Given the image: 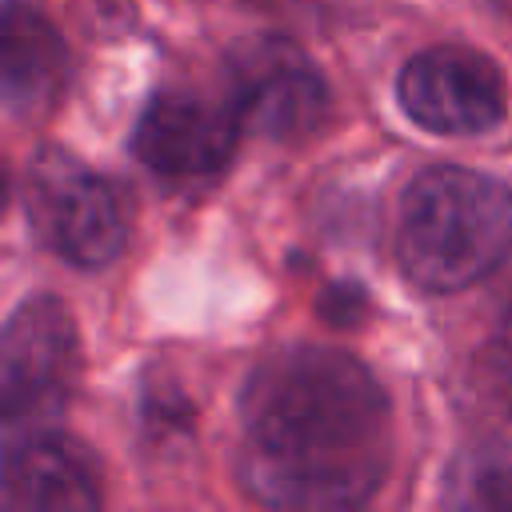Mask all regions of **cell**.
Masks as SVG:
<instances>
[{"label":"cell","instance_id":"cell-1","mask_svg":"<svg viewBox=\"0 0 512 512\" xmlns=\"http://www.w3.org/2000/svg\"><path fill=\"white\" fill-rule=\"evenodd\" d=\"M240 484L272 508L364 504L388 468V400L336 348L264 356L240 392Z\"/></svg>","mask_w":512,"mask_h":512},{"label":"cell","instance_id":"cell-2","mask_svg":"<svg viewBox=\"0 0 512 512\" xmlns=\"http://www.w3.org/2000/svg\"><path fill=\"white\" fill-rule=\"evenodd\" d=\"M400 268L428 292H460L512 252V192L504 180L440 164L412 180L396 232Z\"/></svg>","mask_w":512,"mask_h":512},{"label":"cell","instance_id":"cell-3","mask_svg":"<svg viewBox=\"0 0 512 512\" xmlns=\"http://www.w3.org/2000/svg\"><path fill=\"white\" fill-rule=\"evenodd\" d=\"M24 204L40 244L76 268L112 264L128 240L116 188L60 148H40L28 160Z\"/></svg>","mask_w":512,"mask_h":512},{"label":"cell","instance_id":"cell-4","mask_svg":"<svg viewBox=\"0 0 512 512\" xmlns=\"http://www.w3.org/2000/svg\"><path fill=\"white\" fill-rule=\"evenodd\" d=\"M80 376V336L56 296L24 300L0 340V412L8 428L52 420Z\"/></svg>","mask_w":512,"mask_h":512},{"label":"cell","instance_id":"cell-5","mask_svg":"<svg viewBox=\"0 0 512 512\" xmlns=\"http://www.w3.org/2000/svg\"><path fill=\"white\" fill-rule=\"evenodd\" d=\"M228 104L240 124L268 140H300L328 112V84L300 44L284 36H248L224 64Z\"/></svg>","mask_w":512,"mask_h":512},{"label":"cell","instance_id":"cell-6","mask_svg":"<svg viewBox=\"0 0 512 512\" xmlns=\"http://www.w3.org/2000/svg\"><path fill=\"white\" fill-rule=\"evenodd\" d=\"M396 96L420 128L440 136L488 132L508 112V84L500 68L484 52L460 44L416 52L396 80Z\"/></svg>","mask_w":512,"mask_h":512},{"label":"cell","instance_id":"cell-7","mask_svg":"<svg viewBox=\"0 0 512 512\" xmlns=\"http://www.w3.org/2000/svg\"><path fill=\"white\" fill-rule=\"evenodd\" d=\"M240 116L200 92H156L136 120L132 152L164 180H204L232 160Z\"/></svg>","mask_w":512,"mask_h":512},{"label":"cell","instance_id":"cell-8","mask_svg":"<svg viewBox=\"0 0 512 512\" xmlns=\"http://www.w3.org/2000/svg\"><path fill=\"white\" fill-rule=\"evenodd\" d=\"M100 504V468L92 452L64 432H28L4 460L8 512H88Z\"/></svg>","mask_w":512,"mask_h":512},{"label":"cell","instance_id":"cell-9","mask_svg":"<svg viewBox=\"0 0 512 512\" xmlns=\"http://www.w3.org/2000/svg\"><path fill=\"white\" fill-rule=\"evenodd\" d=\"M4 104L16 116L44 112L68 80V44L64 36L24 0L4 4Z\"/></svg>","mask_w":512,"mask_h":512},{"label":"cell","instance_id":"cell-10","mask_svg":"<svg viewBox=\"0 0 512 512\" xmlns=\"http://www.w3.org/2000/svg\"><path fill=\"white\" fill-rule=\"evenodd\" d=\"M464 504L480 508H512V464H484L464 480Z\"/></svg>","mask_w":512,"mask_h":512},{"label":"cell","instance_id":"cell-11","mask_svg":"<svg viewBox=\"0 0 512 512\" xmlns=\"http://www.w3.org/2000/svg\"><path fill=\"white\" fill-rule=\"evenodd\" d=\"M496 4H500V8H504V12H512V0H496Z\"/></svg>","mask_w":512,"mask_h":512}]
</instances>
